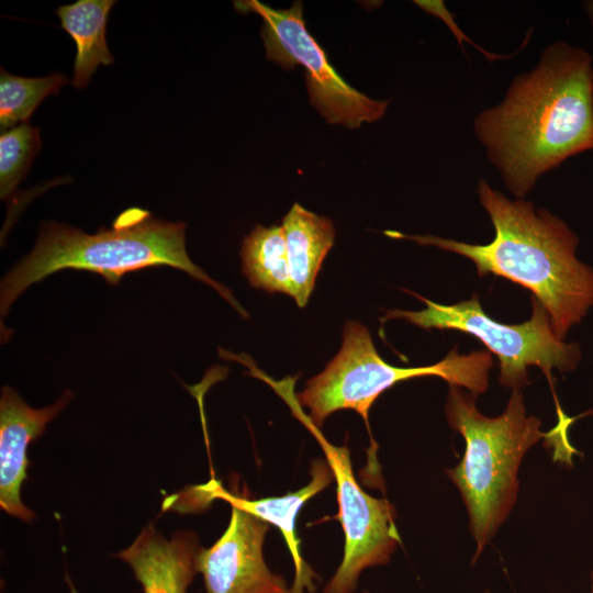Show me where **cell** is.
<instances>
[{
	"mask_svg": "<svg viewBox=\"0 0 593 593\" xmlns=\"http://www.w3.org/2000/svg\"><path fill=\"white\" fill-rule=\"evenodd\" d=\"M474 130L510 191L522 199L542 174L593 149L591 56L561 42L548 47L497 107L481 112Z\"/></svg>",
	"mask_w": 593,
	"mask_h": 593,
	"instance_id": "cell-1",
	"label": "cell"
},
{
	"mask_svg": "<svg viewBox=\"0 0 593 593\" xmlns=\"http://www.w3.org/2000/svg\"><path fill=\"white\" fill-rule=\"evenodd\" d=\"M478 193L495 228L486 245L433 235L384 234L459 254L474 262L480 277H503L533 292L547 310L553 333L563 339L593 305V270L575 257V234L557 216L524 199L508 200L481 179Z\"/></svg>",
	"mask_w": 593,
	"mask_h": 593,
	"instance_id": "cell-2",
	"label": "cell"
},
{
	"mask_svg": "<svg viewBox=\"0 0 593 593\" xmlns=\"http://www.w3.org/2000/svg\"><path fill=\"white\" fill-rule=\"evenodd\" d=\"M184 233V223L156 219L139 208L123 211L111 230L100 228L92 235L49 222L42 226L34 249L2 279L1 315L8 313L26 288L63 269L96 272L116 286L125 273L169 266L209 284L243 317H248L225 286L192 262L186 250Z\"/></svg>",
	"mask_w": 593,
	"mask_h": 593,
	"instance_id": "cell-3",
	"label": "cell"
},
{
	"mask_svg": "<svg viewBox=\"0 0 593 593\" xmlns=\"http://www.w3.org/2000/svg\"><path fill=\"white\" fill-rule=\"evenodd\" d=\"M475 398L449 384L445 405L449 426L465 439L459 463L446 470L467 507L477 548L472 562L493 539L513 510L518 492V469L528 449L540 439L550 445L553 459L571 448L569 428L556 424L540 430V421L526 415L523 394L512 390L505 411L486 417L475 406Z\"/></svg>",
	"mask_w": 593,
	"mask_h": 593,
	"instance_id": "cell-4",
	"label": "cell"
},
{
	"mask_svg": "<svg viewBox=\"0 0 593 593\" xmlns=\"http://www.w3.org/2000/svg\"><path fill=\"white\" fill-rule=\"evenodd\" d=\"M492 365V355L486 350L461 355L455 347L437 363L395 367L378 354L366 326L348 321L339 351L321 373L306 382L296 401L309 410L306 416L317 428L331 414L354 410L363 418L370 434V407L380 394L396 383L414 378L439 377L448 384L466 388L478 396L488 389Z\"/></svg>",
	"mask_w": 593,
	"mask_h": 593,
	"instance_id": "cell-5",
	"label": "cell"
},
{
	"mask_svg": "<svg viewBox=\"0 0 593 593\" xmlns=\"http://www.w3.org/2000/svg\"><path fill=\"white\" fill-rule=\"evenodd\" d=\"M426 307L421 311H389L380 318H404L424 329H455L480 339L500 360L499 381L506 388L528 384L527 368L541 369L551 383V370L561 372L577 368L581 351L577 344H566L553 333L545 306L532 296V317L518 325H506L491 318L482 309L478 295L452 305L435 303L412 291Z\"/></svg>",
	"mask_w": 593,
	"mask_h": 593,
	"instance_id": "cell-6",
	"label": "cell"
},
{
	"mask_svg": "<svg viewBox=\"0 0 593 593\" xmlns=\"http://www.w3.org/2000/svg\"><path fill=\"white\" fill-rule=\"evenodd\" d=\"M240 12H254L264 20L261 36L266 55L284 69H304L310 101L332 124L359 127L382 118L389 101L374 100L353 88L328 63L324 49L309 33L303 4L273 9L257 0L235 1Z\"/></svg>",
	"mask_w": 593,
	"mask_h": 593,
	"instance_id": "cell-7",
	"label": "cell"
},
{
	"mask_svg": "<svg viewBox=\"0 0 593 593\" xmlns=\"http://www.w3.org/2000/svg\"><path fill=\"white\" fill-rule=\"evenodd\" d=\"M283 398L320 444L336 484L338 513L332 518L340 523L345 535L344 556L323 593H354L362 571L388 563L401 544L394 505L368 494L355 477L349 449L327 441L295 396L284 392Z\"/></svg>",
	"mask_w": 593,
	"mask_h": 593,
	"instance_id": "cell-8",
	"label": "cell"
},
{
	"mask_svg": "<svg viewBox=\"0 0 593 593\" xmlns=\"http://www.w3.org/2000/svg\"><path fill=\"white\" fill-rule=\"evenodd\" d=\"M228 525L197 558L205 593H290L282 575L273 573L264 558V541L270 525L236 504Z\"/></svg>",
	"mask_w": 593,
	"mask_h": 593,
	"instance_id": "cell-9",
	"label": "cell"
},
{
	"mask_svg": "<svg viewBox=\"0 0 593 593\" xmlns=\"http://www.w3.org/2000/svg\"><path fill=\"white\" fill-rule=\"evenodd\" d=\"M70 390L49 406L31 407L11 387L1 389L0 398V507L12 517L32 522L35 513L22 501V485L30 466L29 445L41 437L52 422L74 399Z\"/></svg>",
	"mask_w": 593,
	"mask_h": 593,
	"instance_id": "cell-10",
	"label": "cell"
},
{
	"mask_svg": "<svg viewBox=\"0 0 593 593\" xmlns=\"http://www.w3.org/2000/svg\"><path fill=\"white\" fill-rule=\"evenodd\" d=\"M332 481H334V475L327 461L315 459L311 465L310 482L298 491L284 495L253 500L247 497L246 491L242 494L237 490L226 491L220 482L214 480L197 486V490L202 499H205V503L220 499L230 504H236L267 524L276 526L287 544L294 564L290 593H314L316 575L301 555L296 518L304 504L326 489Z\"/></svg>",
	"mask_w": 593,
	"mask_h": 593,
	"instance_id": "cell-11",
	"label": "cell"
},
{
	"mask_svg": "<svg viewBox=\"0 0 593 593\" xmlns=\"http://www.w3.org/2000/svg\"><path fill=\"white\" fill-rule=\"evenodd\" d=\"M200 549L194 532L179 529L166 538L149 523L114 557L130 566L143 593H188Z\"/></svg>",
	"mask_w": 593,
	"mask_h": 593,
	"instance_id": "cell-12",
	"label": "cell"
},
{
	"mask_svg": "<svg viewBox=\"0 0 593 593\" xmlns=\"http://www.w3.org/2000/svg\"><path fill=\"white\" fill-rule=\"evenodd\" d=\"M291 293L299 307H304L314 290L317 273L331 250L335 228L328 217L320 216L294 203L282 220Z\"/></svg>",
	"mask_w": 593,
	"mask_h": 593,
	"instance_id": "cell-13",
	"label": "cell"
},
{
	"mask_svg": "<svg viewBox=\"0 0 593 593\" xmlns=\"http://www.w3.org/2000/svg\"><path fill=\"white\" fill-rule=\"evenodd\" d=\"M112 0H79L56 10L63 29L72 37L77 53L72 83L86 87L100 65L113 63L105 41V25Z\"/></svg>",
	"mask_w": 593,
	"mask_h": 593,
	"instance_id": "cell-14",
	"label": "cell"
},
{
	"mask_svg": "<svg viewBox=\"0 0 593 593\" xmlns=\"http://www.w3.org/2000/svg\"><path fill=\"white\" fill-rule=\"evenodd\" d=\"M242 271L253 288L290 295L291 277L281 226L256 225L244 238Z\"/></svg>",
	"mask_w": 593,
	"mask_h": 593,
	"instance_id": "cell-15",
	"label": "cell"
},
{
	"mask_svg": "<svg viewBox=\"0 0 593 593\" xmlns=\"http://www.w3.org/2000/svg\"><path fill=\"white\" fill-rule=\"evenodd\" d=\"M67 83L63 74L41 78H24L1 69L0 127L2 132L26 123L37 105Z\"/></svg>",
	"mask_w": 593,
	"mask_h": 593,
	"instance_id": "cell-16",
	"label": "cell"
},
{
	"mask_svg": "<svg viewBox=\"0 0 593 593\" xmlns=\"http://www.w3.org/2000/svg\"><path fill=\"white\" fill-rule=\"evenodd\" d=\"M41 149L40 130L27 122L0 136V194L8 200Z\"/></svg>",
	"mask_w": 593,
	"mask_h": 593,
	"instance_id": "cell-17",
	"label": "cell"
},
{
	"mask_svg": "<svg viewBox=\"0 0 593 593\" xmlns=\"http://www.w3.org/2000/svg\"><path fill=\"white\" fill-rule=\"evenodd\" d=\"M586 9H588L591 22L593 24V1H590V2L586 3Z\"/></svg>",
	"mask_w": 593,
	"mask_h": 593,
	"instance_id": "cell-18",
	"label": "cell"
},
{
	"mask_svg": "<svg viewBox=\"0 0 593 593\" xmlns=\"http://www.w3.org/2000/svg\"><path fill=\"white\" fill-rule=\"evenodd\" d=\"M558 422H560V421H558ZM560 423H566V424H569V425L571 426V423H570V422L561 421ZM578 452H579V451L577 450L575 454H578ZM572 460H573V457L571 458V460H569V461L566 462L564 465H569V466L572 465V462H573Z\"/></svg>",
	"mask_w": 593,
	"mask_h": 593,
	"instance_id": "cell-19",
	"label": "cell"
},
{
	"mask_svg": "<svg viewBox=\"0 0 593 593\" xmlns=\"http://www.w3.org/2000/svg\"><path fill=\"white\" fill-rule=\"evenodd\" d=\"M590 593H593V570H592V573H591V591Z\"/></svg>",
	"mask_w": 593,
	"mask_h": 593,
	"instance_id": "cell-20",
	"label": "cell"
},
{
	"mask_svg": "<svg viewBox=\"0 0 593 593\" xmlns=\"http://www.w3.org/2000/svg\"><path fill=\"white\" fill-rule=\"evenodd\" d=\"M361 593H370V592L365 590V591H362Z\"/></svg>",
	"mask_w": 593,
	"mask_h": 593,
	"instance_id": "cell-21",
	"label": "cell"
},
{
	"mask_svg": "<svg viewBox=\"0 0 593 593\" xmlns=\"http://www.w3.org/2000/svg\"><path fill=\"white\" fill-rule=\"evenodd\" d=\"M484 593H490V591L486 590V591H484Z\"/></svg>",
	"mask_w": 593,
	"mask_h": 593,
	"instance_id": "cell-22",
	"label": "cell"
},
{
	"mask_svg": "<svg viewBox=\"0 0 593 593\" xmlns=\"http://www.w3.org/2000/svg\"><path fill=\"white\" fill-rule=\"evenodd\" d=\"M72 593H76L74 590L71 591Z\"/></svg>",
	"mask_w": 593,
	"mask_h": 593,
	"instance_id": "cell-23",
	"label": "cell"
}]
</instances>
